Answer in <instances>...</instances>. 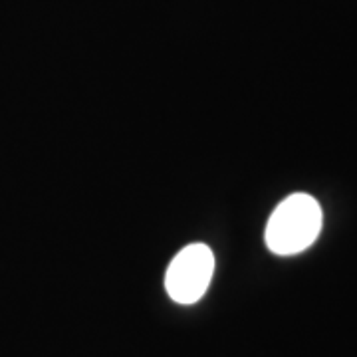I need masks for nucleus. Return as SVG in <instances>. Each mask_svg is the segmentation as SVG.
I'll return each instance as SVG.
<instances>
[{
	"instance_id": "obj_1",
	"label": "nucleus",
	"mask_w": 357,
	"mask_h": 357,
	"mask_svg": "<svg viewBox=\"0 0 357 357\" xmlns=\"http://www.w3.org/2000/svg\"><path fill=\"white\" fill-rule=\"evenodd\" d=\"M321 206L306 192H296L284 199L266 225V246L280 256L304 252L316 243L321 230Z\"/></svg>"
},
{
	"instance_id": "obj_2",
	"label": "nucleus",
	"mask_w": 357,
	"mask_h": 357,
	"mask_svg": "<svg viewBox=\"0 0 357 357\" xmlns=\"http://www.w3.org/2000/svg\"><path fill=\"white\" fill-rule=\"evenodd\" d=\"M215 274V255L203 243L189 244L167 268L165 288L177 304H195L206 292Z\"/></svg>"
}]
</instances>
